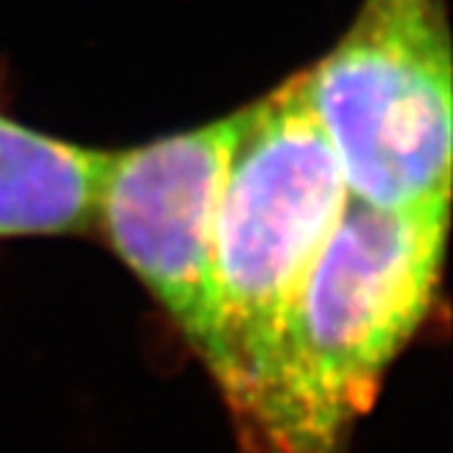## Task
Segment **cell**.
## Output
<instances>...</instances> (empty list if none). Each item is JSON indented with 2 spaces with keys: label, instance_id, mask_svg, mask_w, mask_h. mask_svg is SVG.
I'll use <instances>...</instances> for the list:
<instances>
[{
  "label": "cell",
  "instance_id": "1",
  "mask_svg": "<svg viewBox=\"0 0 453 453\" xmlns=\"http://www.w3.org/2000/svg\"><path fill=\"white\" fill-rule=\"evenodd\" d=\"M450 205L382 211L349 200L268 369L233 420L243 453H344L437 298Z\"/></svg>",
  "mask_w": 453,
  "mask_h": 453
},
{
  "label": "cell",
  "instance_id": "2",
  "mask_svg": "<svg viewBox=\"0 0 453 453\" xmlns=\"http://www.w3.org/2000/svg\"><path fill=\"white\" fill-rule=\"evenodd\" d=\"M349 205L301 74L246 107L216 221L221 364L233 420L260 385L287 311Z\"/></svg>",
  "mask_w": 453,
  "mask_h": 453
},
{
  "label": "cell",
  "instance_id": "3",
  "mask_svg": "<svg viewBox=\"0 0 453 453\" xmlns=\"http://www.w3.org/2000/svg\"><path fill=\"white\" fill-rule=\"evenodd\" d=\"M301 80L349 200L382 211L450 205L448 0H364Z\"/></svg>",
  "mask_w": 453,
  "mask_h": 453
},
{
  "label": "cell",
  "instance_id": "4",
  "mask_svg": "<svg viewBox=\"0 0 453 453\" xmlns=\"http://www.w3.org/2000/svg\"><path fill=\"white\" fill-rule=\"evenodd\" d=\"M246 107L140 148L110 150L96 224L211 377L221 364L216 221Z\"/></svg>",
  "mask_w": 453,
  "mask_h": 453
},
{
  "label": "cell",
  "instance_id": "5",
  "mask_svg": "<svg viewBox=\"0 0 453 453\" xmlns=\"http://www.w3.org/2000/svg\"><path fill=\"white\" fill-rule=\"evenodd\" d=\"M107 156L0 115V238L96 226Z\"/></svg>",
  "mask_w": 453,
  "mask_h": 453
}]
</instances>
